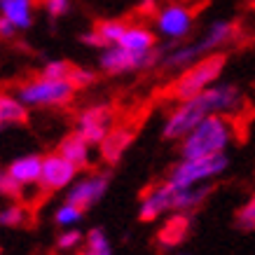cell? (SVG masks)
I'll use <instances>...</instances> for the list:
<instances>
[{"label": "cell", "instance_id": "obj_1", "mask_svg": "<svg viewBox=\"0 0 255 255\" xmlns=\"http://www.w3.org/2000/svg\"><path fill=\"white\" fill-rule=\"evenodd\" d=\"M244 103H246V96H244L239 85L218 80L216 85H211L209 89L194 94L190 99L176 101L173 110L166 115V120L162 124V136L166 140L178 143L194 124L201 122L206 115L234 117L241 113Z\"/></svg>", "mask_w": 255, "mask_h": 255}, {"label": "cell", "instance_id": "obj_2", "mask_svg": "<svg viewBox=\"0 0 255 255\" xmlns=\"http://www.w3.org/2000/svg\"><path fill=\"white\" fill-rule=\"evenodd\" d=\"M237 140V124L230 115H206L178 140V157H211L227 152Z\"/></svg>", "mask_w": 255, "mask_h": 255}, {"label": "cell", "instance_id": "obj_3", "mask_svg": "<svg viewBox=\"0 0 255 255\" xmlns=\"http://www.w3.org/2000/svg\"><path fill=\"white\" fill-rule=\"evenodd\" d=\"M225 68H227V54L225 52H213V54L201 56L199 61H194L192 66H187L185 70H180L176 80L171 82L169 96L173 101L190 99L194 94L209 89L211 85H216L223 78Z\"/></svg>", "mask_w": 255, "mask_h": 255}, {"label": "cell", "instance_id": "obj_4", "mask_svg": "<svg viewBox=\"0 0 255 255\" xmlns=\"http://www.w3.org/2000/svg\"><path fill=\"white\" fill-rule=\"evenodd\" d=\"M227 169H230V155L227 152L211 157H192V159L178 157V162L171 166L166 180L173 187L201 185V183H213Z\"/></svg>", "mask_w": 255, "mask_h": 255}, {"label": "cell", "instance_id": "obj_5", "mask_svg": "<svg viewBox=\"0 0 255 255\" xmlns=\"http://www.w3.org/2000/svg\"><path fill=\"white\" fill-rule=\"evenodd\" d=\"M157 38L166 40V45L185 42L194 31L197 21V5H190L185 0H173L166 5H159L152 14Z\"/></svg>", "mask_w": 255, "mask_h": 255}, {"label": "cell", "instance_id": "obj_6", "mask_svg": "<svg viewBox=\"0 0 255 255\" xmlns=\"http://www.w3.org/2000/svg\"><path fill=\"white\" fill-rule=\"evenodd\" d=\"M75 87L68 80H49V78H35L23 82L16 89V99L21 101L26 108H61L68 106L75 96Z\"/></svg>", "mask_w": 255, "mask_h": 255}, {"label": "cell", "instance_id": "obj_7", "mask_svg": "<svg viewBox=\"0 0 255 255\" xmlns=\"http://www.w3.org/2000/svg\"><path fill=\"white\" fill-rule=\"evenodd\" d=\"M162 49L155 47L150 52H129L122 45H108L101 49L99 68L106 75H124V73H140L159 66Z\"/></svg>", "mask_w": 255, "mask_h": 255}, {"label": "cell", "instance_id": "obj_8", "mask_svg": "<svg viewBox=\"0 0 255 255\" xmlns=\"http://www.w3.org/2000/svg\"><path fill=\"white\" fill-rule=\"evenodd\" d=\"M108 187H110V173H106V171L89 173V176H85V178H75L68 185L66 201L75 204L78 209L87 211L106 197Z\"/></svg>", "mask_w": 255, "mask_h": 255}, {"label": "cell", "instance_id": "obj_9", "mask_svg": "<svg viewBox=\"0 0 255 255\" xmlns=\"http://www.w3.org/2000/svg\"><path fill=\"white\" fill-rule=\"evenodd\" d=\"M115 120V113L108 103H94L89 108H85L78 117V127L75 131L89 143V145H99L101 140L106 138V133L110 131Z\"/></svg>", "mask_w": 255, "mask_h": 255}, {"label": "cell", "instance_id": "obj_10", "mask_svg": "<svg viewBox=\"0 0 255 255\" xmlns=\"http://www.w3.org/2000/svg\"><path fill=\"white\" fill-rule=\"evenodd\" d=\"M78 166L68 162L66 157L59 152H49L42 157V171H40V183L38 185L45 192H59V190H68V185L78 178Z\"/></svg>", "mask_w": 255, "mask_h": 255}, {"label": "cell", "instance_id": "obj_11", "mask_svg": "<svg viewBox=\"0 0 255 255\" xmlns=\"http://www.w3.org/2000/svg\"><path fill=\"white\" fill-rule=\"evenodd\" d=\"M173 211V185L169 180H162L147 190L140 197L138 204V218L143 223H155L159 218L169 216Z\"/></svg>", "mask_w": 255, "mask_h": 255}, {"label": "cell", "instance_id": "obj_12", "mask_svg": "<svg viewBox=\"0 0 255 255\" xmlns=\"http://www.w3.org/2000/svg\"><path fill=\"white\" fill-rule=\"evenodd\" d=\"M239 38V26L232 19H213V21L204 28L199 38H194V45L201 54H213V52H223L227 45H232Z\"/></svg>", "mask_w": 255, "mask_h": 255}, {"label": "cell", "instance_id": "obj_13", "mask_svg": "<svg viewBox=\"0 0 255 255\" xmlns=\"http://www.w3.org/2000/svg\"><path fill=\"white\" fill-rule=\"evenodd\" d=\"M190 232H192V213L171 211L169 216H164V225L157 232V241L162 248H176L190 237Z\"/></svg>", "mask_w": 255, "mask_h": 255}, {"label": "cell", "instance_id": "obj_14", "mask_svg": "<svg viewBox=\"0 0 255 255\" xmlns=\"http://www.w3.org/2000/svg\"><path fill=\"white\" fill-rule=\"evenodd\" d=\"M133 138H136V131H133L131 127H110L106 138L99 143L101 159L108 164H117L124 157V152L129 150Z\"/></svg>", "mask_w": 255, "mask_h": 255}, {"label": "cell", "instance_id": "obj_15", "mask_svg": "<svg viewBox=\"0 0 255 255\" xmlns=\"http://www.w3.org/2000/svg\"><path fill=\"white\" fill-rule=\"evenodd\" d=\"M213 192V183H201V185L190 187H173V211H183V213H194L201 209L206 199Z\"/></svg>", "mask_w": 255, "mask_h": 255}, {"label": "cell", "instance_id": "obj_16", "mask_svg": "<svg viewBox=\"0 0 255 255\" xmlns=\"http://www.w3.org/2000/svg\"><path fill=\"white\" fill-rule=\"evenodd\" d=\"M117 45H122L129 52H150L157 47V33L145 23H127Z\"/></svg>", "mask_w": 255, "mask_h": 255}, {"label": "cell", "instance_id": "obj_17", "mask_svg": "<svg viewBox=\"0 0 255 255\" xmlns=\"http://www.w3.org/2000/svg\"><path fill=\"white\" fill-rule=\"evenodd\" d=\"M56 152L61 157H66L68 162H73L78 169H87L89 162H92V155H89V152H92V145H89L78 131H70L68 136H63L59 147H56Z\"/></svg>", "mask_w": 255, "mask_h": 255}, {"label": "cell", "instance_id": "obj_18", "mask_svg": "<svg viewBox=\"0 0 255 255\" xmlns=\"http://www.w3.org/2000/svg\"><path fill=\"white\" fill-rule=\"evenodd\" d=\"M40 171H42V157L40 155H23L7 166V173L14 178L21 187L38 185L40 183Z\"/></svg>", "mask_w": 255, "mask_h": 255}, {"label": "cell", "instance_id": "obj_19", "mask_svg": "<svg viewBox=\"0 0 255 255\" xmlns=\"http://www.w3.org/2000/svg\"><path fill=\"white\" fill-rule=\"evenodd\" d=\"M0 16L14 23L16 31L31 28L33 23V0H0Z\"/></svg>", "mask_w": 255, "mask_h": 255}, {"label": "cell", "instance_id": "obj_20", "mask_svg": "<svg viewBox=\"0 0 255 255\" xmlns=\"http://www.w3.org/2000/svg\"><path fill=\"white\" fill-rule=\"evenodd\" d=\"M28 120L26 106L16 96L9 94H0V127L5 124H23Z\"/></svg>", "mask_w": 255, "mask_h": 255}, {"label": "cell", "instance_id": "obj_21", "mask_svg": "<svg viewBox=\"0 0 255 255\" xmlns=\"http://www.w3.org/2000/svg\"><path fill=\"white\" fill-rule=\"evenodd\" d=\"M124 28H127V21H122V19H103V21H99L96 26H94V31L99 33V38L103 40V45H117L120 42V38H122Z\"/></svg>", "mask_w": 255, "mask_h": 255}, {"label": "cell", "instance_id": "obj_22", "mask_svg": "<svg viewBox=\"0 0 255 255\" xmlns=\"http://www.w3.org/2000/svg\"><path fill=\"white\" fill-rule=\"evenodd\" d=\"M234 223L241 232H255V192L248 197L234 216Z\"/></svg>", "mask_w": 255, "mask_h": 255}, {"label": "cell", "instance_id": "obj_23", "mask_svg": "<svg viewBox=\"0 0 255 255\" xmlns=\"http://www.w3.org/2000/svg\"><path fill=\"white\" fill-rule=\"evenodd\" d=\"M82 216H85L82 209H78V206L70 204V201H63L54 213V223L59 225V227H73V225H78L80 220H82Z\"/></svg>", "mask_w": 255, "mask_h": 255}, {"label": "cell", "instance_id": "obj_24", "mask_svg": "<svg viewBox=\"0 0 255 255\" xmlns=\"http://www.w3.org/2000/svg\"><path fill=\"white\" fill-rule=\"evenodd\" d=\"M26 223V209L21 204H9L0 211V225L5 227H19V225Z\"/></svg>", "mask_w": 255, "mask_h": 255}, {"label": "cell", "instance_id": "obj_25", "mask_svg": "<svg viewBox=\"0 0 255 255\" xmlns=\"http://www.w3.org/2000/svg\"><path fill=\"white\" fill-rule=\"evenodd\" d=\"M70 68H73V63L63 61V59H54V61H47L45 68H42V78H49V80H68L70 75Z\"/></svg>", "mask_w": 255, "mask_h": 255}, {"label": "cell", "instance_id": "obj_26", "mask_svg": "<svg viewBox=\"0 0 255 255\" xmlns=\"http://www.w3.org/2000/svg\"><path fill=\"white\" fill-rule=\"evenodd\" d=\"M85 241V234L75 230V227H66L61 234H59V239H56V248L59 251H75Z\"/></svg>", "mask_w": 255, "mask_h": 255}, {"label": "cell", "instance_id": "obj_27", "mask_svg": "<svg viewBox=\"0 0 255 255\" xmlns=\"http://www.w3.org/2000/svg\"><path fill=\"white\" fill-rule=\"evenodd\" d=\"M68 82L75 89H85V87L94 85L96 82V73L92 68H80V66H73L70 68V75H68Z\"/></svg>", "mask_w": 255, "mask_h": 255}, {"label": "cell", "instance_id": "obj_28", "mask_svg": "<svg viewBox=\"0 0 255 255\" xmlns=\"http://www.w3.org/2000/svg\"><path fill=\"white\" fill-rule=\"evenodd\" d=\"M0 197H5V199H19L21 197V185L7 171H0Z\"/></svg>", "mask_w": 255, "mask_h": 255}, {"label": "cell", "instance_id": "obj_29", "mask_svg": "<svg viewBox=\"0 0 255 255\" xmlns=\"http://www.w3.org/2000/svg\"><path fill=\"white\" fill-rule=\"evenodd\" d=\"M45 9L49 16L59 19L70 9V0H45Z\"/></svg>", "mask_w": 255, "mask_h": 255}, {"label": "cell", "instance_id": "obj_30", "mask_svg": "<svg viewBox=\"0 0 255 255\" xmlns=\"http://www.w3.org/2000/svg\"><path fill=\"white\" fill-rule=\"evenodd\" d=\"M80 40H82L87 47H96V49H103V47H106V45H103V40L99 38V33L94 31V28H92V31H87V33H82V35H80Z\"/></svg>", "mask_w": 255, "mask_h": 255}, {"label": "cell", "instance_id": "obj_31", "mask_svg": "<svg viewBox=\"0 0 255 255\" xmlns=\"http://www.w3.org/2000/svg\"><path fill=\"white\" fill-rule=\"evenodd\" d=\"M14 33H16L14 23L7 21L5 16H0V38H14Z\"/></svg>", "mask_w": 255, "mask_h": 255}, {"label": "cell", "instance_id": "obj_32", "mask_svg": "<svg viewBox=\"0 0 255 255\" xmlns=\"http://www.w3.org/2000/svg\"><path fill=\"white\" fill-rule=\"evenodd\" d=\"M80 255H113V248H85Z\"/></svg>", "mask_w": 255, "mask_h": 255}, {"label": "cell", "instance_id": "obj_33", "mask_svg": "<svg viewBox=\"0 0 255 255\" xmlns=\"http://www.w3.org/2000/svg\"><path fill=\"white\" fill-rule=\"evenodd\" d=\"M176 255H190V253H176Z\"/></svg>", "mask_w": 255, "mask_h": 255}, {"label": "cell", "instance_id": "obj_34", "mask_svg": "<svg viewBox=\"0 0 255 255\" xmlns=\"http://www.w3.org/2000/svg\"><path fill=\"white\" fill-rule=\"evenodd\" d=\"M0 129H2V127H0Z\"/></svg>", "mask_w": 255, "mask_h": 255}]
</instances>
